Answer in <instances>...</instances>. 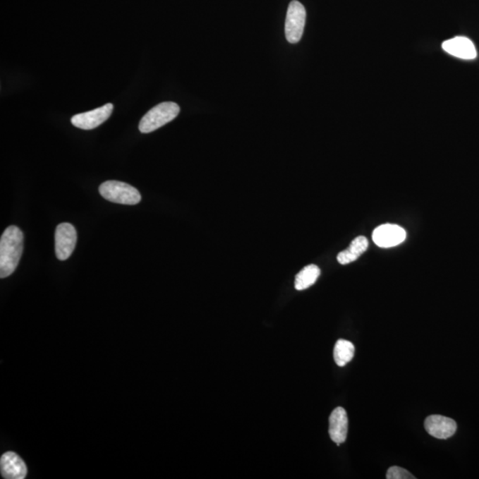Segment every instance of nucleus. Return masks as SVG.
I'll return each mask as SVG.
<instances>
[{
  "instance_id": "obj_15",
  "label": "nucleus",
  "mask_w": 479,
  "mask_h": 479,
  "mask_svg": "<svg viewBox=\"0 0 479 479\" xmlns=\"http://www.w3.org/2000/svg\"><path fill=\"white\" fill-rule=\"evenodd\" d=\"M387 479H415L416 478L410 473L405 468L394 466L389 468L387 474H386Z\"/></svg>"
},
{
  "instance_id": "obj_14",
  "label": "nucleus",
  "mask_w": 479,
  "mask_h": 479,
  "mask_svg": "<svg viewBox=\"0 0 479 479\" xmlns=\"http://www.w3.org/2000/svg\"><path fill=\"white\" fill-rule=\"evenodd\" d=\"M355 353V347L350 341L339 339L337 341L335 349H334V358L337 366L344 367L353 360Z\"/></svg>"
},
{
  "instance_id": "obj_3",
  "label": "nucleus",
  "mask_w": 479,
  "mask_h": 479,
  "mask_svg": "<svg viewBox=\"0 0 479 479\" xmlns=\"http://www.w3.org/2000/svg\"><path fill=\"white\" fill-rule=\"evenodd\" d=\"M99 191L103 198L119 205H135L141 201L139 190L125 182L106 181L99 186Z\"/></svg>"
},
{
  "instance_id": "obj_12",
  "label": "nucleus",
  "mask_w": 479,
  "mask_h": 479,
  "mask_svg": "<svg viewBox=\"0 0 479 479\" xmlns=\"http://www.w3.org/2000/svg\"><path fill=\"white\" fill-rule=\"evenodd\" d=\"M368 242L365 236L355 238L349 248L337 255V261L341 265H347L356 261L368 250Z\"/></svg>"
},
{
  "instance_id": "obj_5",
  "label": "nucleus",
  "mask_w": 479,
  "mask_h": 479,
  "mask_svg": "<svg viewBox=\"0 0 479 479\" xmlns=\"http://www.w3.org/2000/svg\"><path fill=\"white\" fill-rule=\"evenodd\" d=\"M78 234L75 227L61 223L55 230V254L59 260L64 261L71 256L77 244Z\"/></svg>"
},
{
  "instance_id": "obj_7",
  "label": "nucleus",
  "mask_w": 479,
  "mask_h": 479,
  "mask_svg": "<svg viewBox=\"0 0 479 479\" xmlns=\"http://www.w3.org/2000/svg\"><path fill=\"white\" fill-rule=\"evenodd\" d=\"M373 241L381 248H391L399 245L406 239V231L402 227L392 224H385L375 229Z\"/></svg>"
},
{
  "instance_id": "obj_11",
  "label": "nucleus",
  "mask_w": 479,
  "mask_h": 479,
  "mask_svg": "<svg viewBox=\"0 0 479 479\" xmlns=\"http://www.w3.org/2000/svg\"><path fill=\"white\" fill-rule=\"evenodd\" d=\"M330 439L337 446H340L346 440L348 433V417L346 410L343 408H336L329 417Z\"/></svg>"
},
{
  "instance_id": "obj_2",
  "label": "nucleus",
  "mask_w": 479,
  "mask_h": 479,
  "mask_svg": "<svg viewBox=\"0 0 479 479\" xmlns=\"http://www.w3.org/2000/svg\"><path fill=\"white\" fill-rule=\"evenodd\" d=\"M181 108L177 103L167 102L151 109L140 120L139 129L140 133H150L161 128L178 116Z\"/></svg>"
},
{
  "instance_id": "obj_10",
  "label": "nucleus",
  "mask_w": 479,
  "mask_h": 479,
  "mask_svg": "<svg viewBox=\"0 0 479 479\" xmlns=\"http://www.w3.org/2000/svg\"><path fill=\"white\" fill-rule=\"evenodd\" d=\"M442 48L447 54L463 60H473L478 55L474 44L464 37H456L444 41Z\"/></svg>"
},
{
  "instance_id": "obj_9",
  "label": "nucleus",
  "mask_w": 479,
  "mask_h": 479,
  "mask_svg": "<svg viewBox=\"0 0 479 479\" xmlns=\"http://www.w3.org/2000/svg\"><path fill=\"white\" fill-rule=\"evenodd\" d=\"M2 477L6 479H23L27 475V466L22 458L13 452L3 454L0 460Z\"/></svg>"
},
{
  "instance_id": "obj_6",
  "label": "nucleus",
  "mask_w": 479,
  "mask_h": 479,
  "mask_svg": "<svg viewBox=\"0 0 479 479\" xmlns=\"http://www.w3.org/2000/svg\"><path fill=\"white\" fill-rule=\"evenodd\" d=\"M114 106L108 103L101 108L91 110V111L78 114L71 119V123L78 128L83 130H92L102 125L111 116Z\"/></svg>"
},
{
  "instance_id": "obj_13",
  "label": "nucleus",
  "mask_w": 479,
  "mask_h": 479,
  "mask_svg": "<svg viewBox=\"0 0 479 479\" xmlns=\"http://www.w3.org/2000/svg\"><path fill=\"white\" fill-rule=\"evenodd\" d=\"M320 274V270L315 265H309L302 269L295 279V288L298 291H304V289L311 287L315 284L316 281Z\"/></svg>"
},
{
  "instance_id": "obj_1",
  "label": "nucleus",
  "mask_w": 479,
  "mask_h": 479,
  "mask_svg": "<svg viewBox=\"0 0 479 479\" xmlns=\"http://www.w3.org/2000/svg\"><path fill=\"white\" fill-rule=\"evenodd\" d=\"M24 236L22 230L10 226L0 239V277L6 278L16 271L22 257Z\"/></svg>"
},
{
  "instance_id": "obj_8",
  "label": "nucleus",
  "mask_w": 479,
  "mask_h": 479,
  "mask_svg": "<svg viewBox=\"0 0 479 479\" xmlns=\"http://www.w3.org/2000/svg\"><path fill=\"white\" fill-rule=\"evenodd\" d=\"M425 427L430 436L439 439H449L457 430L456 423L453 419L439 415L427 417Z\"/></svg>"
},
{
  "instance_id": "obj_4",
  "label": "nucleus",
  "mask_w": 479,
  "mask_h": 479,
  "mask_svg": "<svg viewBox=\"0 0 479 479\" xmlns=\"http://www.w3.org/2000/svg\"><path fill=\"white\" fill-rule=\"evenodd\" d=\"M306 11L301 2L293 0L289 4L286 16L285 35L288 42L296 44L301 41L304 33Z\"/></svg>"
}]
</instances>
